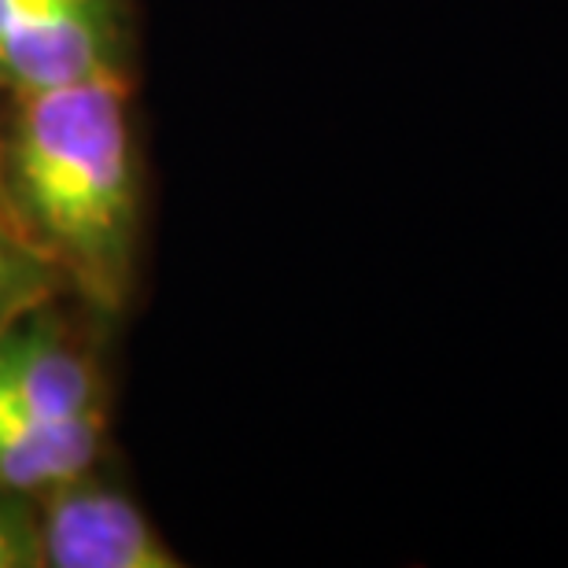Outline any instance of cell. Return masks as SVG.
Wrapping results in <instances>:
<instances>
[{
    "instance_id": "1",
    "label": "cell",
    "mask_w": 568,
    "mask_h": 568,
    "mask_svg": "<svg viewBox=\"0 0 568 568\" xmlns=\"http://www.w3.org/2000/svg\"><path fill=\"white\" fill-rule=\"evenodd\" d=\"M8 97L0 207L67 288L119 314L133 292L141 244L126 74Z\"/></svg>"
},
{
    "instance_id": "7",
    "label": "cell",
    "mask_w": 568,
    "mask_h": 568,
    "mask_svg": "<svg viewBox=\"0 0 568 568\" xmlns=\"http://www.w3.org/2000/svg\"><path fill=\"white\" fill-rule=\"evenodd\" d=\"M0 568H41L33 495L0 491Z\"/></svg>"
},
{
    "instance_id": "5",
    "label": "cell",
    "mask_w": 568,
    "mask_h": 568,
    "mask_svg": "<svg viewBox=\"0 0 568 568\" xmlns=\"http://www.w3.org/2000/svg\"><path fill=\"white\" fill-rule=\"evenodd\" d=\"M104 417L41 422L0 406V491L33 495L93 469L104 450Z\"/></svg>"
},
{
    "instance_id": "6",
    "label": "cell",
    "mask_w": 568,
    "mask_h": 568,
    "mask_svg": "<svg viewBox=\"0 0 568 568\" xmlns=\"http://www.w3.org/2000/svg\"><path fill=\"white\" fill-rule=\"evenodd\" d=\"M67 292L63 274L27 241V233L0 207V328Z\"/></svg>"
},
{
    "instance_id": "3",
    "label": "cell",
    "mask_w": 568,
    "mask_h": 568,
    "mask_svg": "<svg viewBox=\"0 0 568 568\" xmlns=\"http://www.w3.org/2000/svg\"><path fill=\"white\" fill-rule=\"evenodd\" d=\"M100 74H126L119 0H22L0 55L4 93L78 85Z\"/></svg>"
},
{
    "instance_id": "4",
    "label": "cell",
    "mask_w": 568,
    "mask_h": 568,
    "mask_svg": "<svg viewBox=\"0 0 568 568\" xmlns=\"http://www.w3.org/2000/svg\"><path fill=\"white\" fill-rule=\"evenodd\" d=\"M0 406L41 422H108L100 366L55 300L0 328Z\"/></svg>"
},
{
    "instance_id": "2",
    "label": "cell",
    "mask_w": 568,
    "mask_h": 568,
    "mask_svg": "<svg viewBox=\"0 0 568 568\" xmlns=\"http://www.w3.org/2000/svg\"><path fill=\"white\" fill-rule=\"evenodd\" d=\"M41 568H181L122 487L100 480L97 465L38 495Z\"/></svg>"
},
{
    "instance_id": "8",
    "label": "cell",
    "mask_w": 568,
    "mask_h": 568,
    "mask_svg": "<svg viewBox=\"0 0 568 568\" xmlns=\"http://www.w3.org/2000/svg\"><path fill=\"white\" fill-rule=\"evenodd\" d=\"M19 4L22 0H0V55H4V41H8L11 22H16V16H19Z\"/></svg>"
}]
</instances>
